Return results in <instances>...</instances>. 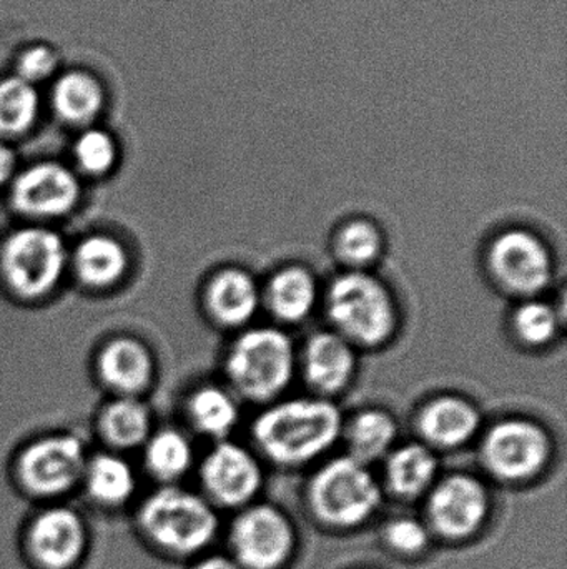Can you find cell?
Wrapping results in <instances>:
<instances>
[{
    "label": "cell",
    "instance_id": "obj_1",
    "mask_svg": "<svg viewBox=\"0 0 567 569\" xmlns=\"http://www.w3.org/2000/svg\"><path fill=\"white\" fill-rule=\"evenodd\" d=\"M342 411L320 397L273 401L255 418L252 438L276 467L298 468L325 457L343 435Z\"/></svg>",
    "mask_w": 567,
    "mask_h": 569
},
{
    "label": "cell",
    "instance_id": "obj_2",
    "mask_svg": "<svg viewBox=\"0 0 567 569\" xmlns=\"http://www.w3.org/2000/svg\"><path fill=\"white\" fill-rule=\"evenodd\" d=\"M136 530L156 553L182 560L205 553L219 535L220 520L203 495L162 485L139 505Z\"/></svg>",
    "mask_w": 567,
    "mask_h": 569
},
{
    "label": "cell",
    "instance_id": "obj_3",
    "mask_svg": "<svg viewBox=\"0 0 567 569\" xmlns=\"http://www.w3.org/2000/svg\"><path fill=\"white\" fill-rule=\"evenodd\" d=\"M332 330L358 350H378L395 338L399 310L388 284L372 272L340 273L326 288Z\"/></svg>",
    "mask_w": 567,
    "mask_h": 569
},
{
    "label": "cell",
    "instance_id": "obj_4",
    "mask_svg": "<svg viewBox=\"0 0 567 569\" xmlns=\"http://www.w3.org/2000/svg\"><path fill=\"white\" fill-rule=\"evenodd\" d=\"M298 368L295 343L279 327H252L240 331L223 360L230 390L255 405L279 400L292 385Z\"/></svg>",
    "mask_w": 567,
    "mask_h": 569
},
{
    "label": "cell",
    "instance_id": "obj_5",
    "mask_svg": "<svg viewBox=\"0 0 567 569\" xmlns=\"http://www.w3.org/2000/svg\"><path fill=\"white\" fill-rule=\"evenodd\" d=\"M67 273L69 246L52 226L22 223L0 242V283L16 300H45Z\"/></svg>",
    "mask_w": 567,
    "mask_h": 569
},
{
    "label": "cell",
    "instance_id": "obj_6",
    "mask_svg": "<svg viewBox=\"0 0 567 569\" xmlns=\"http://www.w3.org/2000/svg\"><path fill=\"white\" fill-rule=\"evenodd\" d=\"M383 490L368 465L350 455L320 465L306 485L310 513L328 530H355L375 517Z\"/></svg>",
    "mask_w": 567,
    "mask_h": 569
},
{
    "label": "cell",
    "instance_id": "obj_7",
    "mask_svg": "<svg viewBox=\"0 0 567 569\" xmlns=\"http://www.w3.org/2000/svg\"><path fill=\"white\" fill-rule=\"evenodd\" d=\"M555 457V441L533 418L506 417L489 425L479 441V461L489 477L525 485L541 477Z\"/></svg>",
    "mask_w": 567,
    "mask_h": 569
},
{
    "label": "cell",
    "instance_id": "obj_8",
    "mask_svg": "<svg viewBox=\"0 0 567 569\" xmlns=\"http://www.w3.org/2000/svg\"><path fill=\"white\" fill-rule=\"evenodd\" d=\"M87 460L85 445L77 435L55 431L20 448L13 478L27 497L55 503L80 488Z\"/></svg>",
    "mask_w": 567,
    "mask_h": 569
},
{
    "label": "cell",
    "instance_id": "obj_9",
    "mask_svg": "<svg viewBox=\"0 0 567 569\" xmlns=\"http://www.w3.org/2000/svg\"><path fill=\"white\" fill-rule=\"evenodd\" d=\"M485 263L492 282L519 301L541 297L555 279L551 247L525 227L496 233L486 249Z\"/></svg>",
    "mask_w": 567,
    "mask_h": 569
},
{
    "label": "cell",
    "instance_id": "obj_10",
    "mask_svg": "<svg viewBox=\"0 0 567 569\" xmlns=\"http://www.w3.org/2000/svg\"><path fill=\"white\" fill-rule=\"evenodd\" d=\"M6 193L10 210L23 223L50 226L79 207L82 179L67 163L39 160L20 167Z\"/></svg>",
    "mask_w": 567,
    "mask_h": 569
},
{
    "label": "cell",
    "instance_id": "obj_11",
    "mask_svg": "<svg viewBox=\"0 0 567 569\" xmlns=\"http://www.w3.org/2000/svg\"><path fill=\"white\" fill-rule=\"evenodd\" d=\"M492 495L482 478L455 471L438 478L426 495V527L432 535L463 543L472 540L488 523Z\"/></svg>",
    "mask_w": 567,
    "mask_h": 569
},
{
    "label": "cell",
    "instance_id": "obj_12",
    "mask_svg": "<svg viewBox=\"0 0 567 569\" xmlns=\"http://www.w3.org/2000/svg\"><path fill=\"white\" fill-rule=\"evenodd\" d=\"M295 525L269 503L242 508L229 531L230 557L242 569H282L295 555Z\"/></svg>",
    "mask_w": 567,
    "mask_h": 569
},
{
    "label": "cell",
    "instance_id": "obj_13",
    "mask_svg": "<svg viewBox=\"0 0 567 569\" xmlns=\"http://www.w3.org/2000/svg\"><path fill=\"white\" fill-rule=\"evenodd\" d=\"M89 527L79 511L50 503L23 531V551L33 569H75L89 551Z\"/></svg>",
    "mask_w": 567,
    "mask_h": 569
},
{
    "label": "cell",
    "instance_id": "obj_14",
    "mask_svg": "<svg viewBox=\"0 0 567 569\" xmlns=\"http://www.w3.org/2000/svg\"><path fill=\"white\" fill-rule=\"evenodd\" d=\"M203 497L213 507L242 510L252 505L263 487L259 458L242 445L216 441L199 468Z\"/></svg>",
    "mask_w": 567,
    "mask_h": 569
},
{
    "label": "cell",
    "instance_id": "obj_15",
    "mask_svg": "<svg viewBox=\"0 0 567 569\" xmlns=\"http://www.w3.org/2000/svg\"><path fill=\"white\" fill-rule=\"evenodd\" d=\"M156 363L145 341L117 335L103 341L95 355V375L113 397L142 398L155 381Z\"/></svg>",
    "mask_w": 567,
    "mask_h": 569
},
{
    "label": "cell",
    "instance_id": "obj_16",
    "mask_svg": "<svg viewBox=\"0 0 567 569\" xmlns=\"http://www.w3.org/2000/svg\"><path fill=\"white\" fill-rule=\"evenodd\" d=\"M298 367L306 387L315 397L332 400L345 393L355 380L356 348L333 330L313 333L298 355Z\"/></svg>",
    "mask_w": 567,
    "mask_h": 569
},
{
    "label": "cell",
    "instance_id": "obj_17",
    "mask_svg": "<svg viewBox=\"0 0 567 569\" xmlns=\"http://www.w3.org/2000/svg\"><path fill=\"white\" fill-rule=\"evenodd\" d=\"M479 408L459 395H438L419 407L415 430L419 441L433 451L466 447L482 430Z\"/></svg>",
    "mask_w": 567,
    "mask_h": 569
},
{
    "label": "cell",
    "instance_id": "obj_18",
    "mask_svg": "<svg viewBox=\"0 0 567 569\" xmlns=\"http://www.w3.org/2000/svg\"><path fill=\"white\" fill-rule=\"evenodd\" d=\"M202 307L215 327L242 330L262 307V287L249 270L223 267L203 284Z\"/></svg>",
    "mask_w": 567,
    "mask_h": 569
},
{
    "label": "cell",
    "instance_id": "obj_19",
    "mask_svg": "<svg viewBox=\"0 0 567 569\" xmlns=\"http://www.w3.org/2000/svg\"><path fill=\"white\" fill-rule=\"evenodd\" d=\"M130 266L125 243L107 232L89 233L69 249V272L85 290H113L125 282Z\"/></svg>",
    "mask_w": 567,
    "mask_h": 569
},
{
    "label": "cell",
    "instance_id": "obj_20",
    "mask_svg": "<svg viewBox=\"0 0 567 569\" xmlns=\"http://www.w3.org/2000/svg\"><path fill=\"white\" fill-rule=\"evenodd\" d=\"M50 110L62 126L82 130L95 126L109 102L105 83L92 70L65 69L50 82Z\"/></svg>",
    "mask_w": 567,
    "mask_h": 569
},
{
    "label": "cell",
    "instance_id": "obj_21",
    "mask_svg": "<svg viewBox=\"0 0 567 569\" xmlns=\"http://www.w3.org/2000/svg\"><path fill=\"white\" fill-rule=\"evenodd\" d=\"M318 283L312 270L285 266L272 273L262 288V305L282 325H298L315 310Z\"/></svg>",
    "mask_w": 567,
    "mask_h": 569
},
{
    "label": "cell",
    "instance_id": "obj_22",
    "mask_svg": "<svg viewBox=\"0 0 567 569\" xmlns=\"http://www.w3.org/2000/svg\"><path fill=\"white\" fill-rule=\"evenodd\" d=\"M436 451L422 441L393 448L385 458L386 490L402 501H415L426 497L438 480Z\"/></svg>",
    "mask_w": 567,
    "mask_h": 569
},
{
    "label": "cell",
    "instance_id": "obj_23",
    "mask_svg": "<svg viewBox=\"0 0 567 569\" xmlns=\"http://www.w3.org/2000/svg\"><path fill=\"white\" fill-rule=\"evenodd\" d=\"M95 428L109 451L136 450L153 433L152 411L142 398L112 397L100 408Z\"/></svg>",
    "mask_w": 567,
    "mask_h": 569
},
{
    "label": "cell",
    "instance_id": "obj_24",
    "mask_svg": "<svg viewBox=\"0 0 567 569\" xmlns=\"http://www.w3.org/2000/svg\"><path fill=\"white\" fill-rule=\"evenodd\" d=\"M139 487L132 463L115 451H102L87 460L82 485L87 497L97 507L119 510L133 500Z\"/></svg>",
    "mask_w": 567,
    "mask_h": 569
},
{
    "label": "cell",
    "instance_id": "obj_25",
    "mask_svg": "<svg viewBox=\"0 0 567 569\" xmlns=\"http://www.w3.org/2000/svg\"><path fill=\"white\" fill-rule=\"evenodd\" d=\"M186 421L192 430L215 441L226 440L240 420L235 395L220 385H200L185 398Z\"/></svg>",
    "mask_w": 567,
    "mask_h": 569
},
{
    "label": "cell",
    "instance_id": "obj_26",
    "mask_svg": "<svg viewBox=\"0 0 567 569\" xmlns=\"http://www.w3.org/2000/svg\"><path fill=\"white\" fill-rule=\"evenodd\" d=\"M143 468L152 480L162 485H179L195 465L192 441L176 428L153 430L142 447Z\"/></svg>",
    "mask_w": 567,
    "mask_h": 569
},
{
    "label": "cell",
    "instance_id": "obj_27",
    "mask_svg": "<svg viewBox=\"0 0 567 569\" xmlns=\"http://www.w3.org/2000/svg\"><path fill=\"white\" fill-rule=\"evenodd\" d=\"M398 435V425L383 408H366L343 425V435L350 457L365 465L388 457Z\"/></svg>",
    "mask_w": 567,
    "mask_h": 569
},
{
    "label": "cell",
    "instance_id": "obj_28",
    "mask_svg": "<svg viewBox=\"0 0 567 569\" xmlns=\"http://www.w3.org/2000/svg\"><path fill=\"white\" fill-rule=\"evenodd\" d=\"M43 100L39 87L20 77H0V140L16 142L29 136L42 116Z\"/></svg>",
    "mask_w": 567,
    "mask_h": 569
},
{
    "label": "cell",
    "instance_id": "obj_29",
    "mask_svg": "<svg viewBox=\"0 0 567 569\" xmlns=\"http://www.w3.org/2000/svg\"><path fill=\"white\" fill-rule=\"evenodd\" d=\"M385 250V237L378 223L363 217L346 220L332 239L335 259L352 272H368Z\"/></svg>",
    "mask_w": 567,
    "mask_h": 569
},
{
    "label": "cell",
    "instance_id": "obj_30",
    "mask_svg": "<svg viewBox=\"0 0 567 569\" xmlns=\"http://www.w3.org/2000/svg\"><path fill=\"white\" fill-rule=\"evenodd\" d=\"M70 157H72L70 167L75 170L80 179H105L119 166V140L99 123L85 127L77 130Z\"/></svg>",
    "mask_w": 567,
    "mask_h": 569
},
{
    "label": "cell",
    "instance_id": "obj_31",
    "mask_svg": "<svg viewBox=\"0 0 567 569\" xmlns=\"http://www.w3.org/2000/svg\"><path fill=\"white\" fill-rule=\"evenodd\" d=\"M563 327L561 313L541 297L516 305L509 317V330L516 343L526 350H543L553 345Z\"/></svg>",
    "mask_w": 567,
    "mask_h": 569
},
{
    "label": "cell",
    "instance_id": "obj_32",
    "mask_svg": "<svg viewBox=\"0 0 567 569\" xmlns=\"http://www.w3.org/2000/svg\"><path fill=\"white\" fill-rule=\"evenodd\" d=\"M60 70L59 50L47 42L23 46L13 57V76L36 87L52 82Z\"/></svg>",
    "mask_w": 567,
    "mask_h": 569
},
{
    "label": "cell",
    "instance_id": "obj_33",
    "mask_svg": "<svg viewBox=\"0 0 567 569\" xmlns=\"http://www.w3.org/2000/svg\"><path fill=\"white\" fill-rule=\"evenodd\" d=\"M432 531L416 518L399 517L389 521L383 531V540L392 553L398 557H419L432 545Z\"/></svg>",
    "mask_w": 567,
    "mask_h": 569
},
{
    "label": "cell",
    "instance_id": "obj_34",
    "mask_svg": "<svg viewBox=\"0 0 567 569\" xmlns=\"http://www.w3.org/2000/svg\"><path fill=\"white\" fill-rule=\"evenodd\" d=\"M19 159L12 143L0 140V192L9 189L16 173L19 172Z\"/></svg>",
    "mask_w": 567,
    "mask_h": 569
},
{
    "label": "cell",
    "instance_id": "obj_35",
    "mask_svg": "<svg viewBox=\"0 0 567 569\" xmlns=\"http://www.w3.org/2000/svg\"><path fill=\"white\" fill-rule=\"evenodd\" d=\"M190 569H242L229 555H205L200 557Z\"/></svg>",
    "mask_w": 567,
    "mask_h": 569
}]
</instances>
